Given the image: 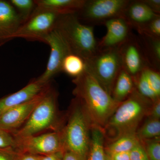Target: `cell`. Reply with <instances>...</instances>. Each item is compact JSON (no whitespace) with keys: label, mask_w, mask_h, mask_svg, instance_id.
Segmentation results:
<instances>
[{"label":"cell","mask_w":160,"mask_h":160,"mask_svg":"<svg viewBox=\"0 0 160 160\" xmlns=\"http://www.w3.org/2000/svg\"><path fill=\"white\" fill-rule=\"evenodd\" d=\"M150 66L157 70L160 69V38L139 34Z\"/></svg>","instance_id":"ffe728a7"},{"label":"cell","mask_w":160,"mask_h":160,"mask_svg":"<svg viewBox=\"0 0 160 160\" xmlns=\"http://www.w3.org/2000/svg\"><path fill=\"white\" fill-rule=\"evenodd\" d=\"M67 121L61 129L65 151L86 160L89 151L92 124L82 103L75 98L72 102Z\"/></svg>","instance_id":"3957f363"},{"label":"cell","mask_w":160,"mask_h":160,"mask_svg":"<svg viewBox=\"0 0 160 160\" xmlns=\"http://www.w3.org/2000/svg\"><path fill=\"white\" fill-rule=\"evenodd\" d=\"M148 116L149 118L160 120V99L156 100L152 103L149 109Z\"/></svg>","instance_id":"4dcf8cb0"},{"label":"cell","mask_w":160,"mask_h":160,"mask_svg":"<svg viewBox=\"0 0 160 160\" xmlns=\"http://www.w3.org/2000/svg\"><path fill=\"white\" fill-rule=\"evenodd\" d=\"M64 121L58 109V92L50 85L26 122L12 135L19 138L60 131Z\"/></svg>","instance_id":"277c9868"},{"label":"cell","mask_w":160,"mask_h":160,"mask_svg":"<svg viewBox=\"0 0 160 160\" xmlns=\"http://www.w3.org/2000/svg\"><path fill=\"white\" fill-rule=\"evenodd\" d=\"M10 3L21 12L20 15L23 23L29 18L34 11L35 6H36L34 1L32 0H11Z\"/></svg>","instance_id":"d4e9b609"},{"label":"cell","mask_w":160,"mask_h":160,"mask_svg":"<svg viewBox=\"0 0 160 160\" xmlns=\"http://www.w3.org/2000/svg\"><path fill=\"white\" fill-rule=\"evenodd\" d=\"M136 133L140 142L160 138V120L149 118Z\"/></svg>","instance_id":"603a6c76"},{"label":"cell","mask_w":160,"mask_h":160,"mask_svg":"<svg viewBox=\"0 0 160 160\" xmlns=\"http://www.w3.org/2000/svg\"><path fill=\"white\" fill-rule=\"evenodd\" d=\"M152 103L135 89L120 103L103 129L105 138L112 141L124 135L136 133L142 120L148 116Z\"/></svg>","instance_id":"7a4b0ae2"},{"label":"cell","mask_w":160,"mask_h":160,"mask_svg":"<svg viewBox=\"0 0 160 160\" xmlns=\"http://www.w3.org/2000/svg\"><path fill=\"white\" fill-rule=\"evenodd\" d=\"M130 160H149L142 143L140 142L130 152Z\"/></svg>","instance_id":"f1b7e54d"},{"label":"cell","mask_w":160,"mask_h":160,"mask_svg":"<svg viewBox=\"0 0 160 160\" xmlns=\"http://www.w3.org/2000/svg\"><path fill=\"white\" fill-rule=\"evenodd\" d=\"M15 138V150L38 155L65 152L61 131H52L26 137Z\"/></svg>","instance_id":"9c48e42d"},{"label":"cell","mask_w":160,"mask_h":160,"mask_svg":"<svg viewBox=\"0 0 160 160\" xmlns=\"http://www.w3.org/2000/svg\"><path fill=\"white\" fill-rule=\"evenodd\" d=\"M105 160H112L111 158L109 157V155L106 154V156H105Z\"/></svg>","instance_id":"8d00e7d4"},{"label":"cell","mask_w":160,"mask_h":160,"mask_svg":"<svg viewBox=\"0 0 160 160\" xmlns=\"http://www.w3.org/2000/svg\"><path fill=\"white\" fill-rule=\"evenodd\" d=\"M133 78L136 91L153 102L160 99V73L151 66H147Z\"/></svg>","instance_id":"5bb4252c"},{"label":"cell","mask_w":160,"mask_h":160,"mask_svg":"<svg viewBox=\"0 0 160 160\" xmlns=\"http://www.w3.org/2000/svg\"><path fill=\"white\" fill-rule=\"evenodd\" d=\"M50 85L37 96L10 108L1 115L0 128L12 134L18 130L26 122Z\"/></svg>","instance_id":"7c38bea8"},{"label":"cell","mask_w":160,"mask_h":160,"mask_svg":"<svg viewBox=\"0 0 160 160\" xmlns=\"http://www.w3.org/2000/svg\"><path fill=\"white\" fill-rule=\"evenodd\" d=\"M17 155L13 148H0V160H16Z\"/></svg>","instance_id":"f546056e"},{"label":"cell","mask_w":160,"mask_h":160,"mask_svg":"<svg viewBox=\"0 0 160 160\" xmlns=\"http://www.w3.org/2000/svg\"><path fill=\"white\" fill-rule=\"evenodd\" d=\"M152 11L156 14L160 15V0H142Z\"/></svg>","instance_id":"1f68e13d"},{"label":"cell","mask_w":160,"mask_h":160,"mask_svg":"<svg viewBox=\"0 0 160 160\" xmlns=\"http://www.w3.org/2000/svg\"><path fill=\"white\" fill-rule=\"evenodd\" d=\"M22 23L14 7L10 3L0 1V40H10Z\"/></svg>","instance_id":"e0dca14e"},{"label":"cell","mask_w":160,"mask_h":160,"mask_svg":"<svg viewBox=\"0 0 160 160\" xmlns=\"http://www.w3.org/2000/svg\"><path fill=\"white\" fill-rule=\"evenodd\" d=\"M129 0H86L83 8L76 14L86 25H103L108 20L122 17Z\"/></svg>","instance_id":"ba28073f"},{"label":"cell","mask_w":160,"mask_h":160,"mask_svg":"<svg viewBox=\"0 0 160 160\" xmlns=\"http://www.w3.org/2000/svg\"><path fill=\"white\" fill-rule=\"evenodd\" d=\"M16 139L14 136L0 128V148H13L15 149Z\"/></svg>","instance_id":"83f0119b"},{"label":"cell","mask_w":160,"mask_h":160,"mask_svg":"<svg viewBox=\"0 0 160 160\" xmlns=\"http://www.w3.org/2000/svg\"><path fill=\"white\" fill-rule=\"evenodd\" d=\"M107 154L109 155L112 160H130V152H120Z\"/></svg>","instance_id":"836d02e7"},{"label":"cell","mask_w":160,"mask_h":160,"mask_svg":"<svg viewBox=\"0 0 160 160\" xmlns=\"http://www.w3.org/2000/svg\"><path fill=\"white\" fill-rule=\"evenodd\" d=\"M64 152H60L46 155L41 156V160H62Z\"/></svg>","instance_id":"e575fe53"},{"label":"cell","mask_w":160,"mask_h":160,"mask_svg":"<svg viewBox=\"0 0 160 160\" xmlns=\"http://www.w3.org/2000/svg\"><path fill=\"white\" fill-rule=\"evenodd\" d=\"M41 156L29 152H18L16 160H41Z\"/></svg>","instance_id":"d6a6232c"},{"label":"cell","mask_w":160,"mask_h":160,"mask_svg":"<svg viewBox=\"0 0 160 160\" xmlns=\"http://www.w3.org/2000/svg\"><path fill=\"white\" fill-rule=\"evenodd\" d=\"M140 142L136 133L124 135L112 141L109 145L105 147V152L108 154L130 152Z\"/></svg>","instance_id":"44dd1931"},{"label":"cell","mask_w":160,"mask_h":160,"mask_svg":"<svg viewBox=\"0 0 160 160\" xmlns=\"http://www.w3.org/2000/svg\"><path fill=\"white\" fill-rule=\"evenodd\" d=\"M50 84L35 79L16 92L0 99V116L10 108L37 96Z\"/></svg>","instance_id":"9a60e30c"},{"label":"cell","mask_w":160,"mask_h":160,"mask_svg":"<svg viewBox=\"0 0 160 160\" xmlns=\"http://www.w3.org/2000/svg\"><path fill=\"white\" fill-rule=\"evenodd\" d=\"M73 94L82 103L92 124L104 129L120 103L85 71L72 80Z\"/></svg>","instance_id":"6da1fadb"},{"label":"cell","mask_w":160,"mask_h":160,"mask_svg":"<svg viewBox=\"0 0 160 160\" xmlns=\"http://www.w3.org/2000/svg\"><path fill=\"white\" fill-rule=\"evenodd\" d=\"M159 139L144 141L146 143L145 146L143 145L149 160H160Z\"/></svg>","instance_id":"4316f807"},{"label":"cell","mask_w":160,"mask_h":160,"mask_svg":"<svg viewBox=\"0 0 160 160\" xmlns=\"http://www.w3.org/2000/svg\"><path fill=\"white\" fill-rule=\"evenodd\" d=\"M119 50L122 69L132 77L150 66L139 37L133 33L120 46Z\"/></svg>","instance_id":"30bf717a"},{"label":"cell","mask_w":160,"mask_h":160,"mask_svg":"<svg viewBox=\"0 0 160 160\" xmlns=\"http://www.w3.org/2000/svg\"><path fill=\"white\" fill-rule=\"evenodd\" d=\"M86 71V63L82 58L74 53L67 55L63 60L62 71L74 78Z\"/></svg>","instance_id":"7402d4cb"},{"label":"cell","mask_w":160,"mask_h":160,"mask_svg":"<svg viewBox=\"0 0 160 160\" xmlns=\"http://www.w3.org/2000/svg\"><path fill=\"white\" fill-rule=\"evenodd\" d=\"M86 0H37L38 8L53 12L60 15L77 14L83 8Z\"/></svg>","instance_id":"ac0fdd59"},{"label":"cell","mask_w":160,"mask_h":160,"mask_svg":"<svg viewBox=\"0 0 160 160\" xmlns=\"http://www.w3.org/2000/svg\"><path fill=\"white\" fill-rule=\"evenodd\" d=\"M103 25L107 29L106 34L98 42L99 49L120 47L132 34V28L123 18H113Z\"/></svg>","instance_id":"4fadbf2b"},{"label":"cell","mask_w":160,"mask_h":160,"mask_svg":"<svg viewBox=\"0 0 160 160\" xmlns=\"http://www.w3.org/2000/svg\"><path fill=\"white\" fill-rule=\"evenodd\" d=\"M60 15L37 7L29 18L21 25L10 39L22 38L44 42L45 38L55 27Z\"/></svg>","instance_id":"52a82bcc"},{"label":"cell","mask_w":160,"mask_h":160,"mask_svg":"<svg viewBox=\"0 0 160 160\" xmlns=\"http://www.w3.org/2000/svg\"><path fill=\"white\" fill-rule=\"evenodd\" d=\"M85 61L86 71L111 95L115 81L122 68L119 47L99 49L96 54Z\"/></svg>","instance_id":"8992f818"},{"label":"cell","mask_w":160,"mask_h":160,"mask_svg":"<svg viewBox=\"0 0 160 160\" xmlns=\"http://www.w3.org/2000/svg\"><path fill=\"white\" fill-rule=\"evenodd\" d=\"M135 89L133 78L122 68L115 81L111 92L112 97L118 102H122Z\"/></svg>","instance_id":"d6986e66"},{"label":"cell","mask_w":160,"mask_h":160,"mask_svg":"<svg viewBox=\"0 0 160 160\" xmlns=\"http://www.w3.org/2000/svg\"><path fill=\"white\" fill-rule=\"evenodd\" d=\"M139 34L160 38V16L155 18L137 31Z\"/></svg>","instance_id":"484cf974"},{"label":"cell","mask_w":160,"mask_h":160,"mask_svg":"<svg viewBox=\"0 0 160 160\" xmlns=\"http://www.w3.org/2000/svg\"><path fill=\"white\" fill-rule=\"evenodd\" d=\"M105 142L102 136L93 134L91 137L90 146L86 160H105Z\"/></svg>","instance_id":"cb8c5ba5"},{"label":"cell","mask_w":160,"mask_h":160,"mask_svg":"<svg viewBox=\"0 0 160 160\" xmlns=\"http://www.w3.org/2000/svg\"><path fill=\"white\" fill-rule=\"evenodd\" d=\"M44 42L50 46V55L46 70L38 78L43 82L49 83L55 75L62 71L63 60L72 52L65 40L55 28L45 38Z\"/></svg>","instance_id":"8fae6325"},{"label":"cell","mask_w":160,"mask_h":160,"mask_svg":"<svg viewBox=\"0 0 160 160\" xmlns=\"http://www.w3.org/2000/svg\"><path fill=\"white\" fill-rule=\"evenodd\" d=\"M54 28L65 40L72 53L85 61L98 51L94 26L82 24L76 15H60Z\"/></svg>","instance_id":"5b68a950"},{"label":"cell","mask_w":160,"mask_h":160,"mask_svg":"<svg viewBox=\"0 0 160 160\" xmlns=\"http://www.w3.org/2000/svg\"><path fill=\"white\" fill-rule=\"evenodd\" d=\"M62 160H83L77 155L69 151H65L63 153Z\"/></svg>","instance_id":"d590c367"},{"label":"cell","mask_w":160,"mask_h":160,"mask_svg":"<svg viewBox=\"0 0 160 160\" xmlns=\"http://www.w3.org/2000/svg\"><path fill=\"white\" fill-rule=\"evenodd\" d=\"M160 16L149 9L142 0L130 1L123 12V18L132 29L137 31L155 18Z\"/></svg>","instance_id":"2e32d148"}]
</instances>
